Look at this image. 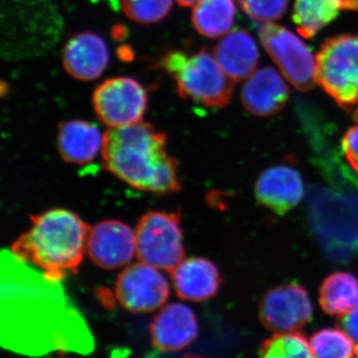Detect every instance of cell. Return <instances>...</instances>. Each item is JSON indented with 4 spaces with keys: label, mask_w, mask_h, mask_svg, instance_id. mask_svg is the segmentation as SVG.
I'll list each match as a JSON object with an SVG mask.
<instances>
[{
    "label": "cell",
    "mask_w": 358,
    "mask_h": 358,
    "mask_svg": "<svg viewBox=\"0 0 358 358\" xmlns=\"http://www.w3.org/2000/svg\"><path fill=\"white\" fill-rule=\"evenodd\" d=\"M109 63L105 40L95 33H78L68 40L63 50L66 72L81 81H92L103 74Z\"/></svg>",
    "instance_id": "5bb4252c"
},
{
    "label": "cell",
    "mask_w": 358,
    "mask_h": 358,
    "mask_svg": "<svg viewBox=\"0 0 358 358\" xmlns=\"http://www.w3.org/2000/svg\"><path fill=\"white\" fill-rule=\"evenodd\" d=\"M134 233L141 262L171 272L183 260L185 246L178 214L148 212L140 219Z\"/></svg>",
    "instance_id": "5b68a950"
},
{
    "label": "cell",
    "mask_w": 358,
    "mask_h": 358,
    "mask_svg": "<svg viewBox=\"0 0 358 358\" xmlns=\"http://www.w3.org/2000/svg\"><path fill=\"white\" fill-rule=\"evenodd\" d=\"M188 358H202V357H188Z\"/></svg>",
    "instance_id": "83f0119b"
},
{
    "label": "cell",
    "mask_w": 358,
    "mask_h": 358,
    "mask_svg": "<svg viewBox=\"0 0 358 358\" xmlns=\"http://www.w3.org/2000/svg\"><path fill=\"white\" fill-rule=\"evenodd\" d=\"M260 358H315L310 343L298 331L275 334L263 341Z\"/></svg>",
    "instance_id": "44dd1931"
},
{
    "label": "cell",
    "mask_w": 358,
    "mask_h": 358,
    "mask_svg": "<svg viewBox=\"0 0 358 358\" xmlns=\"http://www.w3.org/2000/svg\"><path fill=\"white\" fill-rule=\"evenodd\" d=\"M214 56L232 81L247 80L258 66V47L255 40L243 29L233 30L224 35L214 49Z\"/></svg>",
    "instance_id": "2e32d148"
},
{
    "label": "cell",
    "mask_w": 358,
    "mask_h": 358,
    "mask_svg": "<svg viewBox=\"0 0 358 358\" xmlns=\"http://www.w3.org/2000/svg\"><path fill=\"white\" fill-rule=\"evenodd\" d=\"M234 0H199L192 10V23L200 35L208 38L224 36L234 24Z\"/></svg>",
    "instance_id": "ffe728a7"
},
{
    "label": "cell",
    "mask_w": 358,
    "mask_h": 358,
    "mask_svg": "<svg viewBox=\"0 0 358 358\" xmlns=\"http://www.w3.org/2000/svg\"><path fill=\"white\" fill-rule=\"evenodd\" d=\"M87 253L99 267H124L136 255V233L121 221H102L90 228Z\"/></svg>",
    "instance_id": "30bf717a"
},
{
    "label": "cell",
    "mask_w": 358,
    "mask_h": 358,
    "mask_svg": "<svg viewBox=\"0 0 358 358\" xmlns=\"http://www.w3.org/2000/svg\"><path fill=\"white\" fill-rule=\"evenodd\" d=\"M166 145V134L148 122L110 128L103 134V166L141 192H176L180 188L178 164Z\"/></svg>",
    "instance_id": "6da1fadb"
},
{
    "label": "cell",
    "mask_w": 358,
    "mask_h": 358,
    "mask_svg": "<svg viewBox=\"0 0 358 358\" xmlns=\"http://www.w3.org/2000/svg\"><path fill=\"white\" fill-rule=\"evenodd\" d=\"M255 196L258 203L268 210L286 215L303 199V178L294 167H270L257 179Z\"/></svg>",
    "instance_id": "7c38bea8"
},
{
    "label": "cell",
    "mask_w": 358,
    "mask_h": 358,
    "mask_svg": "<svg viewBox=\"0 0 358 358\" xmlns=\"http://www.w3.org/2000/svg\"><path fill=\"white\" fill-rule=\"evenodd\" d=\"M315 81L358 122V34L338 35L322 45Z\"/></svg>",
    "instance_id": "277c9868"
},
{
    "label": "cell",
    "mask_w": 358,
    "mask_h": 358,
    "mask_svg": "<svg viewBox=\"0 0 358 358\" xmlns=\"http://www.w3.org/2000/svg\"><path fill=\"white\" fill-rule=\"evenodd\" d=\"M199 326L192 308L181 303L164 306L155 315L150 334L159 352H178L199 336Z\"/></svg>",
    "instance_id": "8fae6325"
},
{
    "label": "cell",
    "mask_w": 358,
    "mask_h": 358,
    "mask_svg": "<svg viewBox=\"0 0 358 358\" xmlns=\"http://www.w3.org/2000/svg\"><path fill=\"white\" fill-rule=\"evenodd\" d=\"M259 37L282 76L301 92L313 89L315 83V58L307 45L291 30L274 23H263Z\"/></svg>",
    "instance_id": "8992f818"
},
{
    "label": "cell",
    "mask_w": 358,
    "mask_h": 358,
    "mask_svg": "<svg viewBox=\"0 0 358 358\" xmlns=\"http://www.w3.org/2000/svg\"><path fill=\"white\" fill-rule=\"evenodd\" d=\"M57 143L61 157L66 162L89 164L102 152L103 134L92 122L72 120L61 124Z\"/></svg>",
    "instance_id": "e0dca14e"
},
{
    "label": "cell",
    "mask_w": 358,
    "mask_h": 358,
    "mask_svg": "<svg viewBox=\"0 0 358 358\" xmlns=\"http://www.w3.org/2000/svg\"><path fill=\"white\" fill-rule=\"evenodd\" d=\"M319 301L329 315H341L358 307V278L348 272L327 275L320 285Z\"/></svg>",
    "instance_id": "d6986e66"
},
{
    "label": "cell",
    "mask_w": 358,
    "mask_h": 358,
    "mask_svg": "<svg viewBox=\"0 0 358 358\" xmlns=\"http://www.w3.org/2000/svg\"><path fill=\"white\" fill-rule=\"evenodd\" d=\"M162 66L176 81L179 96L209 108H223L232 98L235 82L207 49L187 55L169 52Z\"/></svg>",
    "instance_id": "3957f363"
},
{
    "label": "cell",
    "mask_w": 358,
    "mask_h": 358,
    "mask_svg": "<svg viewBox=\"0 0 358 358\" xmlns=\"http://www.w3.org/2000/svg\"><path fill=\"white\" fill-rule=\"evenodd\" d=\"M115 293L129 312L152 313L166 303L171 284L162 270L140 261L124 268L115 282Z\"/></svg>",
    "instance_id": "ba28073f"
},
{
    "label": "cell",
    "mask_w": 358,
    "mask_h": 358,
    "mask_svg": "<svg viewBox=\"0 0 358 358\" xmlns=\"http://www.w3.org/2000/svg\"><path fill=\"white\" fill-rule=\"evenodd\" d=\"M238 2L249 17L263 23L282 18L289 6V0H238Z\"/></svg>",
    "instance_id": "cb8c5ba5"
},
{
    "label": "cell",
    "mask_w": 358,
    "mask_h": 358,
    "mask_svg": "<svg viewBox=\"0 0 358 358\" xmlns=\"http://www.w3.org/2000/svg\"><path fill=\"white\" fill-rule=\"evenodd\" d=\"M310 345L315 358H353L355 343L341 329H324L313 334Z\"/></svg>",
    "instance_id": "7402d4cb"
},
{
    "label": "cell",
    "mask_w": 358,
    "mask_h": 358,
    "mask_svg": "<svg viewBox=\"0 0 358 358\" xmlns=\"http://www.w3.org/2000/svg\"><path fill=\"white\" fill-rule=\"evenodd\" d=\"M259 317L268 331L275 334L303 329L313 317L307 289L294 282L268 289L259 305Z\"/></svg>",
    "instance_id": "9c48e42d"
},
{
    "label": "cell",
    "mask_w": 358,
    "mask_h": 358,
    "mask_svg": "<svg viewBox=\"0 0 358 358\" xmlns=\"http://www.w3.org/2000/svg\"><path fill=\"white\" fill-rule=\"evenodd\" d=\"M89 232V226L74 212L52 209L33 216L29 229L14 242L13 252L56 282L83 261Z\"/></svg>",
    "instance_id": "7a4b0ae2"
},
{
    "label": "cell",
    "mask_w": 358,
    "mask_h": 358,
    "mask_svg": "<svg viewBox=\"0 0 358 358\" xmlns=\"http://www.w3.org/2000/svg\"><path fill=\"white\" fill-rule=\"evenodd\" d=\"M338 326L355 343V355L358 357V307L338 315Z\"/></svg>",
    "instance_id": "484cf974"
},
{
    "label": "cell",
    "mask_w": 358,
    "mask_h": 358,
    "mask_svg": "<svg viewBox=\"0 0 358 358\" xmlns=\"http://www.w3.org/2000/svg\"><path fill=\"white\" fill-rule=\"evenodd\" d=\"M179 6L182 7L194 6L199 0H176Z\"/></svg>",
    "instance_id": "4316f807"
},
{
    "label": "cell",
    "mask_w": 358,
    "mask_h": 358,
    "mask_svg": "<svg viewBox=\"0 0 358 358\" xmlns=\"http://www.w3.org/2000/svg\"><path fill=\"white\" fill-rule=\"evenodd\" d=\"M289 98V90L281 75L273 68L255 71L241 91L245 109L256 117H270L281 112Z\"/></svg>",
    "instance_id": "4fadbf2b"
},
{
    "label": "cell",
    "mask_w": 358,
    "mask_h": 358,
    "mask_svg": "<svg viewBox=\"0 0 358 358\" xmlns=\"http://www.w3.org/2000/svg\"><path fill=\"white\" fill-rule=\"evenodd\" d=\"M171 282L179 298L204 301L215 296L222 284L217 266L201 257L185 259L171 271Z\"/></svg>",
    "instance_id": "9a60e30c"
},
{
    "label": "cell",
    "mask_w": 358,
    "mask_h": 358,
    "mask_svg": "<svg viewBox=\"0 0 358 358\" xmlns=\"http://www.w3.org/2000/svg\"><path fill=\"white\" fill-rule=\"evenodd\" d=\"M173 0H121L124 14L141 24H152L164 20L171 11Z\"/></svg>",
    "instance_id": "603a6c76"
},
{
    "label": "cell",
    "mask_w": 358,
    "mask_h": 358,
    "mask_svg": "<svg viewBox=\"0 0 358 358\" xmlns=\"http://www.w3.org/2000/svg\"><path fill=\"white\" fill-rule=\"evenodd\" d=\"M341 148L348 164L353 171H358V122L343 134Z\"/></svg>",
    "instance_id": "d4e9b609"
},
{
    "label": "cell",
    "mask_w": 358,
    "mask_h": 358,
    "mask_svg": "<svg viewBox=\"0 0 358 358\" xmlns=\"http://www.w3.org/2000/svg\"><path fill=\"white\" fill-rule=\"evenodd\" d=\"M93 103L103 124L110 128H119L141 121L147 110L148 96L136 80L117 77L96 87Z\"/></svg>",
    "instance_id": "52a82bcc"
},
{
    "label": "cell",
    "mask_w": 358,
    "mask_h": 358,
    "mask_svg": "<svg viewBox=\"0 0 358 358\" xmlns=\"http://www.w3.org/2000/svg\"><path fill=\"white\" fill-rule=\"evenodd\" d=\"M341 11L358 13V0H296L293 20L301 36L310 39Z\"/></svg>",
    "instance_id": "ac0fdd59"
}]
</instances>
